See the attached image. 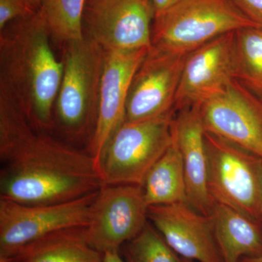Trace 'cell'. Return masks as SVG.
<instances>
[{"label": "cell", "instance_id": "6da1fadb", "mask_svg": "<svg viewBox=\"0 0 262 262\" xmlns=\"http://www.w3.org/2000/svg\"><path fill=\"white\" fill-rule=\"evenodd\" d=\"M0 198L64 203L97 192L101 171L87 152L34 128L18 105L0 106Z\"/></svg>", "mask_w": 262, "mask_h": 262}, {"label": "cell", "instance_id": "7a4b0ae2", "mask_svg": "<svg viewBox=\"0 0 262 262\" xmlns=\"http://www.w3.org/2000/svg\"><path fill=\"white\" fill-rule=\"evenodd\" d=\"M39 10L8 24L0 34V86L16 100L34 128L54 130L63 61L52 50Z\"/></svg>", "mask_w": 262, "mask_h": 262}, {"label": "cell", "instance_id": "3957f363", "mask_svg": "<svg viewBox=\"0 0 262 262\" xmlns=\"http://www.w3.org/2000/svg\"><path fill=\"white\" fill-rule=\"evenodd\" d=\"M63 77L54 106V130L67 141L88 146L99 106L105 51L83 38L64 45Z\"/></svg>", "mask_w": 262, "mask_h": 262}, {"label": "cell", "instance_id": "277c9868", "mask_svg": "<svg viewBox=\"0 0 262 262\" xmlns=\"http://www.w3.org/2000/svg\"><path fill=\"white\" fill-rule=\"evenodd\" d=\"M248 27L260 28L232 0H180L155 14L151 46L189 54L215 38Z\"/></svg>", "mask_w": 262, "mask_h": 262}, {"label": "cell", "instance_id": "5b68a950", "mask_svg": "<svg viewBox=\"0 0 262 262\" xmlns=\"http://www.w3.org/2000/svg\"><path fill=\"white\" fill-rule=\"evenodd\" d=\"M205 141L208 189L213 201L262 225V158L206 131Z\"/></svg>", "mask_w": 262, "mask_h": 262}, {"label": "cell", "instance_id": "8992f818", "mask_svg": "<svg viewBox=\"0 0 262 262\" xmlns=\"http://www.w3.org/2000/svg\"><path fill=\"white\" fill-rule=\"evenodd\" d=\"M176 113L124 122L108 142L100 164L104 184L142 186L149 170L171 144Z\"/></svg>", "mask_w": 262, "mask_h": 262}, {"label": "cell", "instance_id": "52a82bcc", "mask_svg": "<svg viewBox=\"0 0 262 262\" xmlns=\"http://www.w3.org/2000/svg\"><path fill=\"white\" fill-rule=\"evenodd\" d=\"M97 192L54 204H24L0 198V256L12 257L20 248L56 231L87 227Z\"/></svg>", "mask_w": 262, "mask_h": 262}, {"label": "cell", "instance_id": "ba28073f", "mask_svg": "<svg viewBox=\"0 0 262 262\" xmlns=\"http://www.w3.org/2000/svg\"><path fill=\"white\" fill-rule=\"evenodd\" d=\"M155 15L149 0H87L84 34L104 51L146 49Z\"/></svg>", "mask_w": 262, "mask_h": 262}, {"label": "cell", "instance_id": "9c48e42d", "mask_svg": "<svg viewBox=\"0 0 262 262\" xmlns=\"http://www.w3.org/2000/svg\"><path fill=\"white\" fill-rule=\"evenodd\" d=\"M142 187L104 184L97 192L87 228L90 244L99 252L120 251L148 223Z\"/></svg>", "mask_w": 262, "mask_h": 262}, {"label": "cell", "instance_id": "30bf717a", "mask_svg": "<svg viewBox=\"0 0 262 262\" xmlns=\"http://www.w3.org/2000/svg\"><path fill=\"white\" fill-rule=\"evenodd\" d=\"M187 55L151 46L131 81L125 122L141 121L176 112V96Z\"/></svg>", "mask_w": 262, "mask_h": 262}, {"label": "cell", "instance_id": "8fae6325", "mask_svg": "<svg viewBox=\"0 0 262 262\" xmlns=\"http://www.w3.org/2000/svg\"><path fill=\"white\" fill-rule=\"evenodd\" d=\"M234 80L235 32L215 38L187 55L176 96V113L218 96Z\"/></svg>", "mask_w": 262, "mask_h": 262}, {"label": "cell", "instance_id": "7c38bea8", "mask_svg": "<svg viewBox=\"0 0 262 262\" xmlns=\"http://www.w3.org/2000/svg\"><path fill=\"white\" fill-rule=\"evenodd\" d=\"M201 115L206 132L262 158V98L238 80L202 103Z\"/></svg>", "mask_w": 262, "mask_h": 262}, {"label": "cell", "instance_id": "4fadbf2b", "mask_svg": "<svg viewBox=\"0 0 262 262\" xmlns=\"http://www.w3.org/2000/svg\"><path fill=\"white\" fill-rule=\"evenodd\" d=\"M149 50L105 51L97 121L94 135L86 146V151L99 169L108 142L125 122L131 81Z\"/></svg>", "mask_w": 262, "mask_h": 262}, {"label": "cell", "instance_id": "5bb4252c", "mask_svg": "<svg viewBox=\"0 0 262 262\" xmlns=\"http://www.w3.org/2000/svg\"><path fill=\"white\" fill-rule=\"evenodd\" d=\"M148 219L167 244L181 257L198 262H223L211 215L187 203L149 206Z\"/></svg>", "mask_w": 262, "mask_h": 262}, {"label": "cell", "instance_id": "9a60e30c", "mask_svg": "<svg viewBox=\"0 0 262 262\" xmlns=\"http://www.w3.org/2000/svg\"><path fill=\"white\" fill-rule=\"evenodd\" d=\"M201 104L179 110L173 122V135L180 150L187 185V203L209 215L214 202L208 189V155Z\"/></svg>", "mask_w": 262, "mask_h": 262}, {"label": "cell", "instance_id": "2e32d148", "mask_svg": "<svg viewBox=\"0 0 262 262\" xmlns=\"http://www.w3.org/2000/svg\"><path fill=\"white\" fill-rule=\"evenodd\" d=\"M223 262L262 255V225L230 207L214 202L210 213Z\"/></svg>", "mask_w": 262, "mask_h": 262}, {"label": "cell", "instance_id": "e0dca14e", "mask_svg": "<svg viewBox=\"0 0 262 262\" xmlns=\"http://www.w3.org/2000/svg\"><path fill=\"white\" fill-rule=\"evenodd\" d=\"M102 253L90 244L86 227L61 229L31 243L10 262H103Z\"/></svg>", "mask_w": 262, "mask_h": 262}, {"label": "cell", "instance_id": "ac0fdd59", "mask_svg": "<svg viewBox=\"0 0 262 262\" xmlns=\"http://www.w3.org/2000/svg\"><path fill=\"white\" fill-rule=\"evenodd\" d=\"M141 187L149 207L187 203L184 164L173 135L171 144L149 170Z\"/></svg>", "mask_w": 262, "mask_h": 262}, {"label": "cell", "instance_id": "d6986e66", "mask_svg": "<svg viewBox=\"0 0 262 262\" xmlns=\"http://www.w3.org/2000/svg\"><path fill=\"white\" fill-rule=\"evenodd\" d=\"M87 0H44L39 11L51 39L64 45L84 37L83 14Z\"/></svg>", "mask_w": 262, "mask_h": 262}, {"label": "cell", "instance_id": "ffe728a7", "mask_svg": "<svg viewBox=\"0 0 262 262\" xmlns=\"http://www.w3.org/2000/svg\"><path fill=\"white\" fill-rule=\"evenodd\" d=\"M237 80L262 98V28L235 32Z\"/></svg>", "mask_w": 262, "mask_h": 262}, {"label": "cell", "instance_id": "44dd1931", "mask_svg": "<svg viewBox=\"0 0 262 262\" xmlns=\"http://www.w3.org/2000/svg\"><path fill=\"white\" fill-rule=\"evenodd\" d=\"M125 262H181L154 226L148 222L136 237L127 242Z\"/></svg>", "mask_w": 262, "mask_h": 262}, {"label": "cell", "instance_id": "7402d4cb", "mask_svg": "<svg viewBox=\"0 0 262 262\" xmlns=\"http://www.w3.org/2000/svg\"><path fill=\"white\" fill-rule=\"evenodd\" d=\"M35 12L25 0H0V31L13 20Z\"/></svg>", "mask_w": 262, "mask_h": 262}, {"label": "cell", "instance_id": "603a6c76", "mask_svg": "<svg viewBox=\"0 0 262 262\" xmlns=\"http://www.w3.org/2000/svg\"><path fill=\"white\" fill-rule=\"evenodd\" d=\"M232 2L248 18L262 28V0H232Z\"/></svg>", "mask_w": 262, "mask_h": 262}, {"label": "cell", "instance_id": "cb8c5ba5", "mask_svg": "<svg viewBox=\"0 0 262 262\" xmlns=\"http://www.w3.org/2000/svg\"><path fill=\"white\" fill-rule=\"evenodd\" d=\"M180 0H149L153 8H154L155 14L168 9L170 7L177 4Z\"/></svg>", "mask_w": 262, "mask_h": 262}, {"label": "cell", "instance_id": "d4e9b609", "mask_svg": "<svg viewBox=\"0 0 262 262\" xmlns=\"http://www.w3.org/2000/svg\"><path fill=\"white\" fill-rule=\"evenodd\" d=\"M119 251H110L103 253V262H125L120 256Z\"/></svg>", "mask_w": 262, "mask_h": 262}, {"label": "cell", "instance_id": "484cf974", "mask_svg": "<svg viewBox=\"0 0 262 262\" xmlns=\"http://www.w3.org/2000/svg\"><path fill=\"white\" fill-rule=\"evenodd\" d=\"M27 4L32 8L34 11H38L40 10L44 0H25Z\"/></svg>", "mask_w": 262, "mask_h": 262}, {"label": "cell", "instance_id": "4316f807", "mask_svg": "<svg viewBox=\"0 0 262 262\" xmlns=\"http://www.w3.org/2000/svg\"><path fill=\"white\" fill-rule=\"evenodd\" d=\"M239 262H262V255L257 257H246L242 258Z\"/></svg>", "mask_w": 262, "mask_h": 262}, {"label": "cell", "instance_id": "83f0119b", "mask_svg": "<svg viewBox=\"0 0 262 262\" xmlns=\"http://www.w3.org/2000/svg\"><path fill=\"white\" fill-rule=\"evenodd\" d=\"M0 262H10V258L0 256Z\"/></svg>", "mask_w": 262, "mask_h": 262}, {"label": "cell", "instance_id": "f1b7e54d", "mask_svg": "<svg viewBox=\"0 0 262 262\" xmlns=\"http://www.w3.org/2000/svg\"><path fill=\"white\" fill-rule=\"evenodd\" d=\"M181 262H193L190 260L186 259V258H180Z\"/></svg>", "mask_w": 262, "mask_h": 262}]
</instances>
